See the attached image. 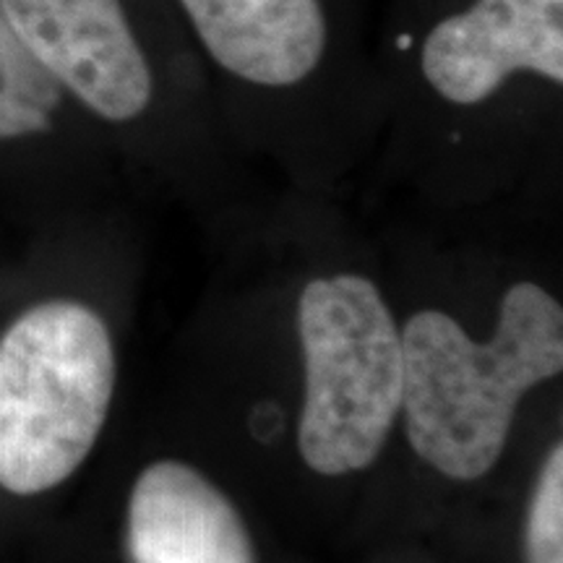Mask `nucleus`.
Returning <instances> with one entry per match:
<instances>
[{"label": "nucleus", "instance_id": "f257e3e1", "mask_svg": "<svg viewBox=\"0 0 563 563\" xmlns=\"http://www.w3.org/2000/svg\"><path fill=\"white\" fill-rule=\"evenodd\" d=\"M0 308V509L60 493L110 422L118 352L102 308L66 287H30Z\"/></svg>", "mask_w": 563, "mask_h": 563}, {"label": "nucleus", "instance_id": "0eeeda50", "mask_svg": "<svg viewBox=\"0 0 563 563\" xmlns=\"http://www.w3.org/2000/svg\"><path fill=\"white\" fill-rule=\"evenodd\" d=\"M123 540L131 563H258L228 493L180 460L150 462L133 477Z\"/></svg>", "mask_w": 563, "mask_h": 563}, {"label": "nucleus", "instance_id": "6e6552de", "mask_svg": "<svg viewBox=\"0 0 563 563\" xmlns=\"http://www.w3.org/2000/svg\"><path fill=\"white\" fill-rule=\"evenodd\" d=\"M89 123L0 11V188H42L84 157Z\"/></svg>", "mask_w": 563, "mask_h": 563}, {"label": "nucleus", "instance_id": "39448f33", "mask_svg": "<svg viewBox=\"0 0 563 563\" xmlns=\"http://www.w3.org/2000/svg\"><path fill=\"white\" fill-rule=\"evenodd\" d=\"M426 87L452 108H481L514 79L563 84V0H467L418 42Z\"/></svg>", "mask_w": 563, "mask_h": 563}, {"label": "nucleus", "instance_id": "423d86ee", "mask_svg": "<svg viewBox=\"0 0 563 563\" xmlns=\"http://www.w3.org/2000/svg\"><path fill=\"white\" fill-rule=\"evenodd\" d=\"M175 21L224 79L292 91L344 47L336 0H165Z\"/></svg>", "mask_w": 563, "mask_h": 563}, {"label": "nucleus", "instance_id": "7ed1b4c3", "mask_svg": "<svg viewBox=\"0 0 563 563\" xmlns=\"http://www.w3.org/2000/svg\"><path fill=\"white\" fill-rule=\"evenodd\" d=\"M302 407L298 452L308 470H368L402 415V329L363 274L316 277L298 298Z\"/></svg>", "mask_w": 563, "mask_h": 563}, {"label": "nucleus", "instance_id": "f03ea898", "mask_svg": "<svg viewBox=\"0 0 563 563\" xmlns=\"http://www.w3.org/2000/svg\"><path fill=\"white\" fill-rule=\"evenodd\" d=\"M405 433L422 464L456 483L501 462L522 399L563 371V308L545 287L504 292L496 332L477 342L426 308L402 327Z\"/></svg>", "mask_w": 563, "mask_h": 563}, {"label": "nucleus", "instance_id": "20e7f679", "mask_svg": "<svg viewBox=\"0 0 563 563\" xmlns=\"http://www.w3.org/2000/svg\"><path fill=\"white\" fill-rule=\"evenodd\" d=\"M32 58L95 129L125 131L159 97L152 0H0Z\"/></svg>", "mask_w": 563, "mask_h": 563}, {"label": "nucleus", "instance_id": "1a4fd4ad", "mask_svg": "<svg viewBox=\"0 0 563 563\" xmlns=\"http://www.w3.org/2000/svg\"><path fill=\"white\" fill-rule=\"evenodd\" d=\"M525 561L563 563V446L548 452L534 477L525 522Z\"/></svg>", "mask_w": 563, "mask_h": 563}]
</instances>
